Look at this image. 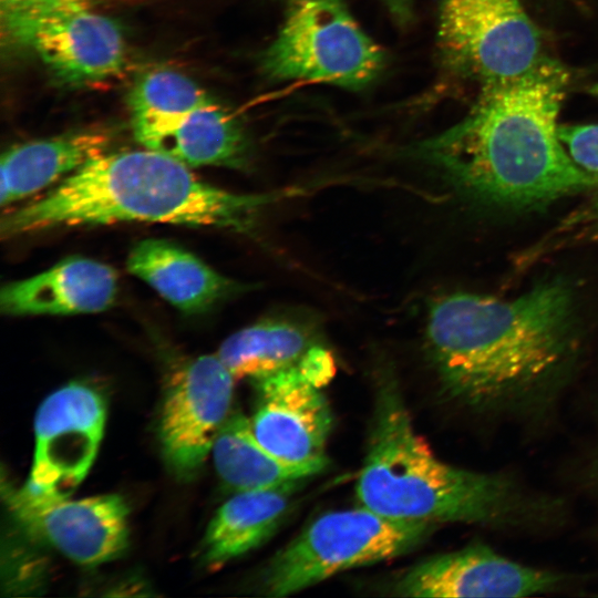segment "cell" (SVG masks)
Here are the masks:
<instances>
[{"mask_svg": "<svg viewBox=\"0 0 598 598\" xmlns=\"http://www.w3.org/2000/svg\"><path fill=\"white\" fill-rule=\"evenodd\" d=\"M425 339L451 399L477 412L532 411L555 395L575 357L574 293L553 280L509 300L445 295L430 306Z\"/></svg>", "mask_w": 598, "mask_h": 598, "instance_id": "6da1fadb", "label": "cell"}, {"mask_svg": "<svg viewBox=\"0 0 598 598\" xmlns=\"http://www.w3.org/2000/svg\"><path fill=\"white\" fill-rule=\"evenodd\" d=\"M569 73L544 58L527 73L482 85L463 120L425 140L417 154L467 199L525 210L598 189L559 137Z\"/></svg>", "mask_w": 598, "mask_h": 598, "instance_id": "7a4b0ae2", "label": "cell"}, {"mask_svg": "<svg viewBox=\"0 0 598 598\" xmlns=\"http://www.w3.org/2000/svg\"><path fill=\"white\" fill-rule=\"evenodd\" d=\"M300 189L231 193L153 150L103 153L1 219L2 238L74 226L150 221L250 233L260 214Z\"/></svg>", "mask_w": 598, "mask_h": 598, "instance_id": "3957f363", "label": "cell"}, {"mask_svg": "<svg viewBox=\"0 0 598 598\" xmlns=\"http://www.w3.org/2000/svg\"><path fill=\"white\" fill-rule=\"evenodd\" d=\"M361 506L384 517L515 527L547 518L550 505L513 477L439 458L415 431L391 381L378 394L373 426L355 485Z\"/></svg>", "mask_w": 598, "mask_h": 598, "instance_id": "277c9868", "label": "cell"}, {"mask_svg": "<svg viewBox=\"0 0 598 598\" xmlns=\"http://www.w3.org/2000/svg\"><path fill=\"white\" fill-rule=\"evenodd\" d=\"M434 527L391 519L363 506L326 513L275 555L264 571L262 588L269 596H288L338 573L399 557Z\"/></svg>", "mask_w": 598, "mask_h": 598, "instance_id": "5b68a950", "label": "cell"}, {"mask_svg": "<svg viewBox=\"0 0 598 598\" xmlns=\"http://www.w3.org/2000/svg\"><path fill=\"white\" fill-rule=\"evenodd\" d=\"M260 61L272 80L359 90L380 75L385 56L342 0H290Z\"/></svg>", "mask_w": 598, "mask_h": 598, "instance_id": "8992f818", "label": "cell"}, {"mask_svg": "<svg viewBox=\"0 0 598 598\" xmlns=\"http://www.w3.org/2000/svg\"><path fill=\"white\" fill-rule=\"evenodd\" d=\"M437 42L453 70L482 85L520 76L545 58L520 0H441Z\"/></svg>", "mask_w": 598, "mask_h": 598, "instance_id": "52a82bcc", "label": "cell"}, {"mask_svg": "<svg viewBox=\"0 0 598 598\" xmlns=\"http://www.w3.org/2000/svg\"><path fill=\"white\" fill-rule=\"evenodd\" d=\"M6 493L11 513L31 536L80 565L113 560L127 547L128 507L120 495L72 499L28 484Z\"/></svg>", "mask_w": 598, "mask_h": 598, "instance_id": "ba28073f", "label": "cell"}, {"mask_svg": "<svg viewBox=\"0 0 598 598\" xmlns=\"http://www.w3.org/2000/svg\"><path fill=\"white\" fill-rule=\"evenodd\" d=\"M74 4L39 14L7 33L9 43L32 50L62 83L84 86L118 76L126 65L120 28L110 18Z\"/></svg>", "mask_w": 598, "mask_h": 598, "instance_id": "9c48e42d", "label": "cell"}, {"mask_svg": "<svg viewBox=\"0 0 598 598\" xmlns=\"http://www.w3.org/2000/svg\"><path fill=\"white\" fill-rule=\"evenodd\" d=\"M102 394L71 382L48 395L34 419V455L28 485L68 497L86 476L104 433Z\"/></svg>", "mask_w": 598, "mask_h": 598, "instance_id": "30bf717a", "label": "cell"}, {"mask_svg": "<svg viewBox=\"0 0 598 598\" xmlns=\"http://www.w3.org/2000/svg\"><path fill=\"white\" fill-rule=\"evenodd\" d=\"M235 377L217 354L182 364L169 378L159 416V441L168 466L194 474L212 451L229 415Z\"/></svg>", "mask_w": 598, "mask_h": 598, "instance_id": "8fae6325", "label": "cell"}, {"mask_svg": "<svg viewBox=\"0 0 598 598\" xmlns=\"http://www.w3.org/2000/svg\"><path fill=\"white\" fill-rule=\"evenodd\" d=\"M250 382L256 393L250 425L258 442L287 463L327 467L332 413L321 385L301 368Z\"/></svg>", "mask_w": 598, "mask_h": 598, "instance_id": "7c38bea8", "label": "cell"}, {"mask_svg": "<svg viewBox=\"0 0 598 598\" xmlns=\"http://www.w3.org/2000/svg\"><path fill=\"white\" fill-rule=\"evenodd\" d=\"M563 582L556 573L516 563L477 543L412 566L393 590L402 597H525Z\"/></svg>", "mask_w": 598, "mask_h": 598, "instance_id": "4fadbf2b", "label": "cell"}, {"mask_svg": "<svg viewBox=\"0 0 598 598\" xmlns=\"http://www.w3.org/2000/svg\"><path fill=\"white\" fill-rule=\"evenodd\" d=\"M144 147L186 166H248L250 145L236 115L213 101L187 113L163 120L132 122Z\"/></svg>", "mask_w": 598, "mask_h": 598, "instance_id": "5bb4252c", "label": "cell"}, {"mask_svg": "<svg viewBox=\"0 0 598 598\" xmlns=\"http://www.w3.org/2000/svg\"><path fill=\"white\" fill-rule=\"evenodd\" d=\"M117 292L113 268L87 258H69L28 279L6 285L1 311L10 316L101 312Z\"/></svg>", "mask_w": 598, "mask_h": 598, "instance_id": "9a60e30c", "label": "cell"}, {"mask_svg": "<svg viewBox=\"0 0 598 598\" xmlns=\"http://www.w3.org/2000/svg\"><path fill=\"white\" fill-rule=\"evenodd\" d=\"M235 379L249 381L279 371L305 369L323 385L333 374L328 349L300 323L271 319L229 336L216 353Z\"/></svg>", "mask_w": 598, "mask_h": 598, "instance_id": "2e32d148", "label": "cell"}, {"mask_svg": "<svg viewBox=\"0 0 598 598\" xmlns=\"http://www.w3.org/2000/svg\"><path fill=\"white\" fill-rule=\"evenodd\" d=\"M126 264L131 274L188 315L205 312L247 288L163 239L140 241L131 250Z\"/></svg>", "mask_w": 598, "mask_h": 598, "instance_id": "e0dca14e", "label": "cell"}, {"mask_svg": "<svg viewBox=\"0 0 598 598\" xmlns=\"http://www.w3.org/2000/svg\"><path fill=\"white\" fill-rule=\"evenodd\" d=\"M305 481L235 492L215 513L202 546L203 560L221 566L268 540L282 523L292 496Z\"/></svg>", "mask_w": 598, "mask_h": 598, "instance_id": "ac0fdd59", "label": "cell"}, {"mask_svg": "<svg viewBox=\"0 0 598 598\" xmlns=\"http://www.w3.org/2000/svg\"><path fill=\"white\" fill-rule=\"evenodd\" d=\"M111 135L101 130L70 132L16 145L1 156V195L4 207L73 173L109 148Z\"/></svg>", "mask_w": 598, "mask_h": 598, "instance_id": "d6986e66", "label": "cell"}, {"mask_svg": "<svg viewBox=\"0 0 598 598\" xmlns=\"http://www.w3.org/2000/svg\"><path fill=\"white\" fill-rule=\"evenodd\" d=\"M210 453L218 476L234 492L306 481L326 468L290 464L271 454L256 439L250 419L238 410L227 416Z\"/></svg>", "mask_w": 598, "mask_h": 598, "instance_id": "ffe728a7", "label": "cell"}, {"mask_svg": "<svg viewBox=\"0 0 598 598\" xmlns=\"http://www.w3.org/2000/svg\"><path fill=\"white\" fill-rule=\"evenodd\" d=\"M215 101L188 76L158 69L141 75L128 93L132 122L163 120Z\"/></svg>", "mask_w": 598, "mask_h": 598, "instance_id": "44dd1931", "label": "cell"}, {"mask_svg": "<svg viewBox=\"0 0 598 598\" xmlns=\"http://www.w3.org/2000/svg\"><path fill=\"white\" fill-rule=\"evenodd\" d=\"M558 133L573 159L598 174V124L559 125Z\"/></svg>", "mask_w": 598, "mask_h": 598, "instance_id": "7402d4cb", "label": "cell"}, {"mask_svg": "<svg viewBox=\"0 0 598 598\" xmlns=\"http://www.w3.org/2000/svg\"><path fill=\"white\" fill-rule=\"evenodd\" d=\"M93 0H0L2 33L39 14L74 4H92Z\"/></svg>", "mask_w": 598, "mask_h": 598, "instance_id": "603a6c76", "label": "cell"}, {"mask_svg": "<svg viewBox=\"0 0 598 598\" xmlns=\"http://www.w3.org/2000/svg\"><path fill=\"white\" fill-rule=\"evenodd\" d=\"M563 229L581 239L598 243V189L582 207L564 221Z\"/></svg>", "mask_w": 598, "mask_h": 598, "instance_id": "cb8c5ba5", "label": "cell"}, {"mask_svg": "<svg viewBox=\"0 0 598 598\" xmlns=\"http://www.w3.org/2000/svg\"><path fill=\"white\" fill-rule=\"evenodd\" d=\"M381 2L400 22H406L412 14L414 0H381Z\"/></svg>", "mask_w": 598, "mask_h": 598, "instance_id": "d4e9b609", "label": "cell"}, {"mask_svg": "<svg viewBox=\"0 0 598 598\" xmlns=\"http://www.w3.org/2000/svg\"><path fill=\"white\" fill-rule=\"evenodd\" d=\"M590 476H591V483L595 487V491L597 492V495H598V462L595 463V465L592 466L591 471H590Z\"/></svg>", "mask_w": 598, "mask_h": 598, "instance_id": "484cf974", "label": "cell"}, {"mask_svg": "<svg viewBox=\"0 0 598 598\" xmlns=\"http://www.w3.org/2000/svg\"><path fill=\"white\" fill-rule=\"evenodd\" d=\"M588 92H589L591 95L598 97V83H595V84H592L591 86H589V87H588Z\"/></svg>", "mask_w": 598, "mask_h": 598, "instance_id": "4316f807", "label": "cell"}]
</instances>
